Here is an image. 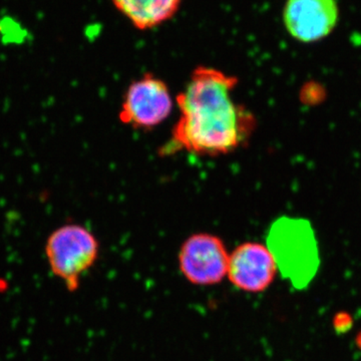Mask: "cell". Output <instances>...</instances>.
Returning <instances> with one entry per match:
<instances>
[{
    "mask_svg": "<svg viewBox=\"0 0 361 361\" xmlns=\"http://www.w3.org/2000/svg\"><path fill=\"white\" fill-rule=\"evenodd\" d=\"M336 0H287L283 21L293 39L314 42L326 37L338 21Z\"/></svg>",
    "mask_w": 361,
    "mask_h": 361,
    "instance_id": "7",
    "label": "cell"
},
{
    "mask_svg": "<svg viewBox=\"0 0 361 361\" xmlns=\"http://www.w3.org/2000/svg\"><path fill=\"white\" fill-rule=\"evenodd\" d=\"M113 6L135 30H155L172 20L183 0H111Z\"/></svg>",
    "mask_w": 361,
    "mask_h": 361,
    "instance_id": "8",
    "label": "cell"
},
{
    "mask_svg": "<svg viewBox=\"0 0 361 361\" xmlns=\"http://www.w3.org/2000/svg\"><path fill=\"white\" fill-rule=\"evenodd\" d=\"M44 252L54 276L73 292L80 286V278L99 257V244L85 226L66 224L49 235Z\"/></svg>",
    "mask_w": 361,
    "mask_h": 361,
    "instance_id": "3",
    "label": "cell"
},
{
    "mask_svg": "<svg viewBox=\"0 0 361 361\" xmlns=\"http://www.w3.org/2000/svg\"><path fill=\"white\" fill-rule=\"evenodd\" d=\"M277 271L276 260L267 245L246 242L230 254L227 276L240 290L259 293L272 284Z\"/></svg>",
    "mask_w": 361,
    "mask_h": 361,
    "instance_id": "6",
    "label": "cell"
},
{
    "mask_svg": "<svg viewBox=\"0 0 361 361\" xmlns=\"http://www.w3.org/2000/svg\"><path fill=\"white\" fill-rule=\"evenodd\" d=\"M173 106L168 85L153 73H145L128 87L118 118L133 129L151 130L167 120Z\"/></svg>",
    "mask_w": 361,
    "mask_h": 361,
    "instance_id": "4",
    "label": "cell"
},
{
    "mask_svg": "<svg viewBox=\"0 0 361 361\" xmlns=\"http://www.w3.org/2000/svg\"><path fill=\"white\" fill-rule=\"evenodd\" d=\"M238 78L199 66L176 99L180 116L161 155L185 151L198 156L227 155L248 144L256 118L233 99Z\"/></svg>",
    "mask_w": 361,
    "mask_h": 361,
    "instance_id": "1",
    "label": "cell"
},
{
    "mask_svg": "<svg viewBox=\"0 0 361 361\" xmlns=\"http://www.w3.org/2000/svg\"><path fill=\"white\" fill-rule=\"evenodd\" d=\"M266 245L278 270L293 283L310 281L319 264L314 230L307 220L280 217L271 225Z\"/></svg>",
    "mask_w": 361,
    "mask_h": 361,
    "instance_id": "2",
    "label": "cell"
},
{
    "mask_svg": "<svg viewBox=\"0 0 361 361\" xmlns=\"http://www.w3.org/2000/svg\"><path fill=\"white\" fill-rule=\"evenodd\" d=\"M229 256L222 239L209 233H198L180 246V270L195 285L218 284L227 276Z\"/></svg>",
    "mask_w": 361,
    "mask_h": 361,
    "instance_id": "5",
    "label": "cell"
}]
</instances>
